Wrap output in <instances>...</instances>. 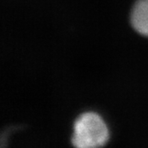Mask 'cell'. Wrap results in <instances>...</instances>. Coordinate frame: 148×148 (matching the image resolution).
Instances as JSON below:
<instances>
[{
  "mask_svg": "<svg viewBox=\"0 0 148 148\" xmlns=\"http://www.w3.org/2000/svg\"><path fill=\"white\" fill-rule=\"evenodd\" d=\"M109 139L106 123L97 114H82L74 123L72 142L76 148H100Z\"/></svg>",
  "mask_w": 148,
  "mask_h": 148,
  "instance_id": "cell-1",
  "label": "cell"
},
{
  "mask_svg": "<svg viewBox=\"0 0 148 148\" xmlns=\"http://www.w3.org/2000/svg\"><path fill=\"white\" fill-rule=\"evenodd\" d=\"M131 21L137 32L148 36V0H138L132 9Z\"/></svg>",
  "mask_w": 148,
  "mask_h": 148,
  "instance_id": "cell-2",
  "label": "cell"
}]
</instances>
